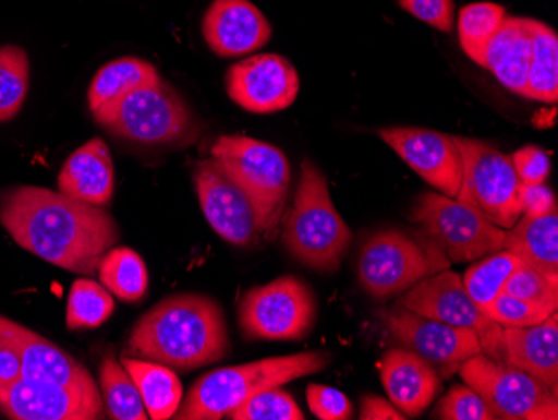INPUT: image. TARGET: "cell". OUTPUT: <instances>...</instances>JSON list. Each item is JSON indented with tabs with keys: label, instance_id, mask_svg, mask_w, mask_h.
<instances>
[{
	"label": "cell",
	"instance_id": "obj_1",
	"mask_svg": "<svg viewBox=\"0 0 558 420\" xmlns=\"http://www.w3.org/2000/svg\"><path fill=\"white\" fill-rule=\"evenodd\" d=\"M0 225L22 249L86 277L96 274L102 256L121 238L105 206L87 205L39 187L2 191Z\"/></svg>",
	"mask_w": 558,
	"mask_h": 420
},
{
	"label": "cell",
	"instance_id": "obj_2",
	"mask_svg": "<svg viewBox=\"0 0 558 420\" xmlns=\"http://www.w3.org/2000/svg\"><path fill=\"white\" fill-rule=\"evenodd\" d=\"M231 350L221 305L208 295L178 293L147 310L131 332L128 352L191 372L221 362Z\"/></svg>",
	"mask_w": 558,
	"mask_h": 420
},
{
	"label": "cell",
	"instance_id": "obj_3",
	"mask_svg": "<svg viewBox=\"0 0 558 420\" xmlns=\"http://www.w3.org/2000/svg\"><path fill=\"white\" fill-rule=\"evenodd\" d=\"M331 363L325 350L269 357L244 365L222 367L194 382L175 420H219L258 392L322 372Z\"/></svg>",
	"mask_w": 558,
	"mask_h": 420
},
{
	"label": "cell",
	"instance_id": "obj_4",
	"mask_svg": "<svg viewBox=\"0 0 558 420\" xmlns=\"http://www.w3.org/2000/svg\"><path fill=\"white\" fill-rule=\"evenodd\" d=\"M284 249L301 265L335 274L350 250L353 233L335 208L328 181L312 159L301 163L294 203L283 218Z\"/></svg>",
	"mask_w": 558,
	"mask_h": 420
},
{
	"label": "cell",
	"instance_id": "obj_5",
	"mask_svg": "<svg viewBox=\"0 0 558 420\" xmlns=\"http://www.w3.org/2000/svg\"><path fill=\"white\" fill-rule=\"evenodd\" d=\"M211 155L250 197L263 235L275 238L290 191L291 168L284 153L253 137L221 136Z\"/></svg>",
	"mask_w": 558,
	"mask_h": 420
},
{
	"label": "cell",
	"instance_id": "obj_6",
	"mask_svg": "<svg viewBox=\"0 0 558 420\" xmlns=\"http://www.w3.org/2000/svg\"><path fill=\"white\" fill-rule=\"evenodd\" d=\"M450 263L425 233L415 237L398 230L378 231L360 253L359 280L369 297L385 300L450 268Z\"/></svg>",
	"mask_w": 558,
	"mask_h": 420
},
{
	"label": "cell",
	"instance_id": "obj_7",
	"mask_svg": "<svg viewBox=\"0 0 558 420\" xmlns=\"http://www.w3.org/2000/svg\"><path fill=\"white\" fill-rule=\"evenodd\" d=\"M93 116L114 136L141 144L187 141L194 127L193 112L183 96L162 80L100 106Z\"/></svg>",
	"mask_w": 558,
	"mask_h": 420
},
{
	"label": "cell",
	"instance_id": "obj_8",
	"mask_svg": "<svg viewBox=\"0 0 558 420\" xmlns=\"http://www.w3.org/2000/svg\"><path fill=\"white\" fill-rule=\"evenodd\" d=\"M462 156V184L457 200L490 224L510 230L522 216L520 180L512 158L487 141L453 136Z\"/></svg>",
	"mask_w": 558,
	"mask_h": 420
},
{
	"label": "cell",
	"instance_id": "obj_9",
	"mask_svg": "<svg viewBox=\"0 0 558 420\" xmlns=\"http://www.w3.org/2000/svg\"><path fill=\"white\" fill-rule=\"evenodd\" d=\"M315 291L294 275L279 277L243 295L238 322L247 340H303L315 327Z\"/></svg>",
	"mask_w": 558,
	"mask_h": 420
},
{
	"label": "cell",
	"instance_id": "obj_10",
	"mask_svg": "<svg viewBox=\"0 0 558 420\" xmlns=\"http://www.w3.org/2000/svg\"><path fill=\"white\" fill-rule=\"evenodd\" d=\"M459 372L497 419H558V392L522 369L480 352L466 359Z\"/></svg>",
	"mask_w": 558,
	"mask_h": 420
},
{
	"label": "cell",
	"instance_id": "obj_11",
	"mask_svg": "<svg viewBox=\"0 0 558 420\" xmlns=\"http://www.w3.org/2000/svg\"><path fill=\"white\" fill-rule=\"evenodd\" d=\"M450 262H476L504 250V228L490 224L472 206L441 193L426 191L410 216Z\"/></svg>",
	"mask_w": 558,
	"mask_h": 420
},
{
	"label": "cell",
	"instance_id": "obj_12",
	"mask_svg": "<svg viewBox=\"0 0 558 420\" xmlns=\"http://www.w3.org/2000/svg\"><path fill=\"white\" fill-rule=\"evenodd\" d=\"M398 303L426 319L472 328L478 335L482 353L497 359L501 327L473 302L460 275L448 268L441 269L404 291Z\"/></svg>",
	"mask_w": 558,
	"mask_h": 420
},
{
	"label": "cell",
	"instance_id": "obj_13",
	"mask_svg": "<svg viewBox=\"0 0 558 420\" xmlns=\"http://www.w3.org/2000/svg\"><path fill=\"white\" fill-rule=\"evenodd\" d=\"M193 180L201 209L213 230L228 243L256 247L263 231L255 206L222 166L215 158L199 161Z\"/></svg>",
	"mask_w": 558,
	"mask_h": 420
},
{
	"label": "cell",
	"instance_id": "obj_14",
	"mask_svg": "<svg viewBox=\"0 0 558 420\" xmlns=\"http://www.w3.org/2000/svg\"><path fill=\"white\" fill-rule=\"evenodd\" d=\"M385 324L397 340L434 365L444 377L453 374L470 357L482 352L478 335L472 328L426 319L400 303L385 315Z\"/></svg>",
	"mask_w": 558,
	"mask_h": 420
},
{
	"label": "cell",
	"instance_id": "obj_15",
	"mask_svg": "<svg viewBox=\"0 0 558 420\" xmlns=\"http://www.w3.org/2000/svg\"><path fill=\"white\" fill-rule=\"evenodd\" d=\"M226 91L244 111L272 115L296 101L300 76L283 56H251L231 65L226 74Z\"/></svg>",
	"mask_w": 558,
	"mask_h": 420
},
{
	"label": "cell",
	"instance_id": "obj_16",
	"mask_svg": "<svg viewBox=\"0 0 558 420\" xmlns=\"http://www.w3.org/2000/svg\"><path fill=\"white\" fill-rule=\"evenodd\" d=\"M0 413L14 420H97L105 417V407L100 392L19 377L0 388Z\"/></svg>",
	"mask_w": 558,
	"mask_h": 420
},
{
	"label": "cell",
	"instance_id": "obj_17",
	"mask_svg": "<svg viewBox=\"0 0 558 420\" xmlns=\"http://www.w3.org/2000/svg\"><path fill=\"white\" fill-rule=\"evenodd\" d=\"M378 134L429 187L457 197L462 184V156L453 136L420 128H384Z\"/></svg>",
	"mask_w": 558,
	"mask_h": 420
},
{
	"label": "cell",
	"instance_id": "obj_18",
	"mask_svg": "<svg viewBox=\"0 0 558 420\" xmlns=\"http://www.w3.org/2000/svg\"><path fill=\"white\" fill-rule=\"evenodd\" d=\"M203 36L219 58H240L269 43L271 24L250 0H213L203 19Z\"/></svg>",
	"mask_w": 558,
	"mask_h": 420
},
{
	"label": "cell",
	"instance_id": "obj_19",
	"mask_svg": "<svg viewBox=\"0 0 558 420\" xmlns=\"http://www.w3.org/2000/svg\"><path fill=\"white\" fill-rule=\"evenodd\" d=\"M381 384L403 416L418 417L441 392L437 369L410 349H391L381 360Z\"/></svg>",
	"mask_w": 558,
	"mask_h": 420
},
{
	"label": "cell",
	"instance_id": "obj_20",
	"mask_svg": "<svg viewBox=\"0 0 558 420\" xmlns=\"http://www.w3.org/2000/svg\"><path fill=\"white\" fill-rule=\"evenodd\" d=\"M14 331L21 350V377L74 391L100 392L89 370L61 347L17 322Z\"/></svg>",
	"mask_w": 558,
	"mask_h": 420
},
{
	"label": "cell",
	"instance_id": "obj_21",
	"mask_svg": "<svg viewBox=\"0 0 558 420\" xmlns=\"http://www.w3.org/2000/svg\"><path fill=\"white\" fill-rule=\"evenodd\" d=\"M497 360L522 369L558 392V315L534 327H501Z\"/></svg>",
	"mask_w": 558,
	"mask_h": 420
},
{
	"label": "cell",
	"instance_id": "obj_22",
	"mask_svg": "<svg viewBox=\"0 0 558 420\" xmlns=\"http://www.w3.org/2000/svg\"><path fill=\"white\" fill-rule=\"evenodd\" d=\"M59 191L65 196L106 206L114 194V165L108 144L100 137L77 147L62 166L58 178Z\"/></svg>",
	"mask_w": 558,
	"mask_h": 420
},
{
	"label": "cell",
	"instance_id": "obj_23",
	"mask_svg": "<svg viewBox=\"0 0 558 420\" xmlns=\"http://www.w3.org/2000/svg\"><path fill=\"white\" fill-rule=\"evenodd\" d=\"M534 43V19L510 17L501 22L485 51L484 68L517 94H525Z\"/></svg>",
	"mask_w": 558,
	"mask_h": 420
},
{
	"label": "cell",
	"instance_id": "obj_24",
	"mask_svg": "<svg viewBox=\"0 0 558 420\" xmlns=\"http://www.w3.org/2000/svg\"><path fill=\"white\" fill-rule=\"evenodd\" d=\"M504 249L523 263L558 280V215H522L505 233Z\"/></svg>",
	"mask_w": 558,
	"mask_h": 420
},
{
	"label": "cell",
	"instance_id": "obj_25",
	"mask_svg": "<svg viewBox=\"0 0 558 420\" xmlns=\"http://www.w3.org/2000/svg\"><path fill=\"white\" fill-rule=\"evenodd\" d=\"M121 363L136 384L149 419H172L183 403V385L174 370L136 357H122Z\"/></svg>",
	"mask_w": 558,
	"mask_h": 420
},
{
	"label": "cell",
	"instance_id": "obj_26",
	"mask_svg": "<svg viewBox=\"0 0 558 420\" xmlns=\"http://www.w3.org/2000/svg\"><path fill=\"white\" fill-rule=\"evenodd\" d=\"M161 81L158 69L137 58H121L100 68L87 93L90 111L121 99L131 91Z\"/></svg>",
	"mask_w": 558,
	"mask_h": 420
},
{
	"label": "cell",
	"instance_id": "obj_27",
	"mask_svg": "<svg viewBox=\"0 0 558 420\" xmlns=\"http://www.w3.org/2000/svg\"><path fill=\"white\" fill-rule=\"evenodd\" d=\"M525 97L541 103L558 99V36L544 22L534 21V43Z\"/></svg>",
	"mask_w": 558,
	"mask_h": 420
},
{
	"label": "cell",
	"instance_id": "obj_28",
	"mask_svg": "<svg viewBox=\"0 0 558 420\" xmlns=\"http://www.w3.org/2000/svg\"><path fill=\"white\" fill-rule=\"evenodd\" d=\"M97 272L100 284L122 302L136 303L146 295L149 274L146 263L134 250L125 247L109 250L100 260Z\"/></svg>",
	"mask_w": 558,
	"mask_h": 420
},
{
	"label": "cell",
	"instance_id": "obj_29",
	"mask_svg": "<svg viewBox=\"0 0 558 420\" xmlns=\"http://www.w3.org/2000/svg\"><path fill=\"white\" fill-rule=\"evenodd\" d=\"M100 395L106 413L112 420H147V410L140 391L122 363L114 357H105L99 370Z\"/></svg>",
	"mask_w": 558,
	"mask_h": 420
},
{
	"label": "cell",
	"instance_id": "obj_30",
	"mask_svg": "<svg viewBox=\"0 0 558 420\" xmlns=\"http://www.w3.org/2000/svg\"><path fill=\"white\" fill-rule=\"evenodd\" d=\"M522 263L520 256L509 250L490 253L466 269L462 278L463 287L469 291L473 302L484 312L497 299L500 291H504L510 275Z\"/></svg>",
	"mask_w": 558,
	"mask_h": 420
},
{
	"label": "cell",
	"instance_id": "obj_31",
	"mask_svg": "<svg viewBox=\"0 0 558 420\" xmlns=\"http://www.w3.org/2000/svg\"><path fill=\"white\" fill-rule=\"evenodd\" d=\"M507 17L504 5L494 2H475L465 5L459 15V37L463 51L476 64L485 65V51L488 43L500 29Z\"/></svg>",
	"mask_w": 558,
	"mask_h": 420
},
{
	"label": "cell",
	"instance_id": "obj_32",
	"mask_svg": "<svg viewBox=\"0 0 558 420\" xmlns=\"http://www.w3.org/2000/svg\"><path fill=\"white\" fill-rule=\"evenodd\" d=\"M114 312V300L108 288L87 278H80L69 291L65 324L69 331L97 328Z\"/></svg>",
	"mask_w": 558,
	"mask_h": 420
},
{
	"label": "cell",
	"instance_id": "obj_33",
	"mask_svg": "<svg viewBox=\"0 0 558 420\" xmlns=\"http://www.w3.org/2000/svg\"><path fill=\"white\" fill-rule=\"evenodd\" d=\"M29 74V58L22 47H0V122L11 121L21 111Z\"/></svg>",
	"mask_w": 558,
	"mask_h": 420
},
{
	"label": "cell",
	"instance_id": "obj_34",
	"mask_svg": "<svg viewBox=\"0 0 558 420\" xmlns=\"http://www.w3.org/2000/svg\"><path fill=\"white\" fill-rule=\"evenodd\" d=\"M228 419L231 420H304L303 410L298 406L293 395L281 387L258 392L240 406L234 407Z\"/></svg>",
	"mask_w": 558,
	"mask_h": 420
},
{
	"label": "cell",
	"instance_id": "obj_35",
	"mask_svg": "<svg viewBox=\"0 0 558 420\" xmlns=\"http://www.w3.org/2000/svg\"><path fill=\"white\" fill-rule=\"evenodd\" d=\"M504 291L534 303L548 312H557L558 309V280L547 277L538 269L522 263L510 275L505 284Z\"/></svg>",
	"mask_w": 558,
	"mask_h": 420
},
{
	"label": "cell",
	"instance_id": "obj_36",
	"mask_svg": "<svg viewBox=\"0 0 558 420\" xmlns=\"http://www.w3.org/2000/svg\"><path fill=\"white\" fill-rule=\"evenodd\" d=\"M484 313L500 327L522 328L542 324L554 312L541 309L534 303L525 302V300L513 297L507 291H500V295L484 310Z\"/></svg>",
	"mask_w": 558,
	"mask_h": 420
},
{
	"label": "cell",
	"instance_id": "obj_37",
	"mask_svg": "<svg viewBox=\"0 0 558 420\" xmlns=\"http://www.w3.org/2000/svg\"><path fill=\"white\" fill-rule=\"evenodd\" d=\"M441 420H494L497 419L482 397L469 385H453L432 412Z\"/></svg>",
	"mask_w": 558,
	"mask_h": 420
},
{
	"label": "cell",
	"instance_id": "obj_38",
	"mask_svg": "<svg viewBox=\"0 0 558 420\" xmlns=\"http://www.w3.org/2000/svg\"><path fill=\"white\" fill-rule=\"evenodd\" d=\"M310 410L322 420H348L353 406L343 392L328 385L310 384L306 391Z\"/></svg>",
	"mask_w": 558,
	"mask_h": 420
},
{
	"label": "cell",
	"instance_id": "obj_39",
	"mask_svg": "<svg viewBox=\"0 0 558 420\" xmlns=\"http://www.w3.org/2000/svg\"><path fill=\"white\" fill-rule=\"evenodd\" d=\"M398 4L403 11L410 12L435 29L444 33L453 29V0H398Z\"/></svg>",
	"mask_w": 558,
	"mask_h": 420
},
{
	"label": "cell",
	"instance_id": "obj_40",
	"mask_svg": "<svg viewBox=\"0 0 558 420\" xmlns=\"http://www.w3.org/2000/svg\"><path fill=\"white\" fill-rule=\"evenodd\" d=\"M513 168L522 184H542L550 175V156L538 146L520 147L512 156Z\"/></svg>",
	"mask_w": 558,
	"mask_h": 420
},
{
	"label": "cell",
	"instance_id": "obj_41",
	"mask_svg": "<svg viewBox=\"0 0 558 420\" xmlns=\"http://www.w3.org/2000/svg\"><path fill=\"white\" fill-rule=\"evenodd\" d=\"M21 377V350L14 320L0 315V388Z\"/></svg>",
	"mask_w": 558,
	"mask_h": 420
},
{
	"label": "cell",
	"instance_id": "obj_42",
	"mask_svg": "<svg viewBox=\"0 0 558 420\" xmlns=\"http://www.w3.org/2000/svg\"><path fill=\"white\" fill-rule=\"evenodd\" d=\"M519 202L522 206V215L542 216L557 212V197L544 183L520 184Z\"/></svg>",
	"mask_w": 558,
	"mask_h": 420
},
{
	"label": "cell",
	"instance_id": "obj_43",
	"mask_svg": "<svg viewBox=\"0 0 558 420\" xmlns=\"http://www.w3.org/2000/svg\"><path fill=\"white\" fill-rule=\"evenodd\" d=\"M362 420H403L407 417L388 400L381 399L378 395H365L362 399Z\"/></svg>",
	"mask_w": 558,
	"mask_h": 420
}]
</instances>
